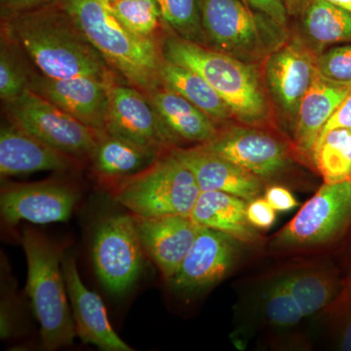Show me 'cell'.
<instances>
[{
  "instance_id": "obj_1",
  "label": "cell",
  "mask_w": 351,
  "mask_h": 351,
  "mask_svg": "<svg viewBox=\"0 0 351 351\" xmlns=\"http://www.w3.org/2000/svg\"><path fill=\"white\" fill-rule=\"evenodd\" d=\"M5 32L41 75L112 82L108 64L59 2L6 17Z\"/></svg>"
},
{
  "instance_id": "obj_2",
  "label": "cell",
  "mask_w": 351,
  "mask_h": 351,
  "mask_svg": "<svg viewBox=\"0 0 351 351\" xmlns=\"http://www.w3.org/2000/svg\"><path fill=\"white\" fill-rule=\"evenodd\" d=\"M106 63L145 94L161 86V48L127 29L108 0H57Z\"/></svg>"
},
{
  "instance_id": "obj_3",
  "label": "cell",
  "mask_w": 351,
  "mask_h": 351,
  "mask_svg": "<svg viewBox=\"0 0 351 351\" xmlns=\"http://www.w3.org/2000/svg\"><path fill=\"white\" fill-rule=\"evenodd\" d=\"M161 54L172 63L193 69L218 92L233 115L243 125L261 126L270 115L265 85L254 64L206 46L170 36Z\"/></svg>"
},
{
  "instance_id": "obj_4",
  "label": "cell",
  "mask_w": 351,
  "mask_h": 351,
  "mask_svg": "<svg viewBox=\"0 0 351 351\" xmlns=\"http://www.w3.org/2000/svg\"><path fill=\"white\" fill-rule=\"evenodd\" d=\"M27 265V293L40 325L43 350L71 346L76 335L62 269L64 248L31 228L23 232Z\"/></svg>"
},
{
  "instance_id": "obj_5",
  "label": "cell",
  "mask_w": 351,
  "mask_h": 351,
  "mask_svg": "<svg viewBox=\"0 0 351 351\" xmlns=\"http://www.w3.org/2000/svg\"><path fill=\"white\" fill-rule=\"evenodd\" d=\"M200 193L193 173L170 149L147 169L120 179L112 198L136 216L191 217Z\"/></svg>"
},
{
  "instance_id": "obj_6",
  "label": "cell",
  "mask_w": 351,
  "mask_h": 351,
  "mask_svg": "<svg viewBox=\"0 0 351 351\" xmlns=\"http://www.w3.org/2000/svg\"><path fill=\"white\" fill-rule=\"evenodd\" d=\"M5 104L10 122L29 135L78 160L91 158L100 135L54 104L29 89Z\"/></svg>"
},
{
  "instance_id": "obj_7",
  "label": "cell",
  "mask_w": 351,
  "mask_h": 351,
  "mask_svg": "<svg viewBox=\"0 0 351 351\" xmlns=\"http://www.w3.org/2000/svg\"><path fill=\"white\" fill-rule=\"evenodd\" d=\"M201 16L207 47L250 64L267 55L263 32L276 23L254 13L243 0H201Z\"/></svg>"
},
{
  "instance_id": "obj_8",
  "label": "cell",
  "mask_w": 351,
  "mask_h": 351,
  "mask_svg": "<svg viewBox=\"0 0 351 351\" xmlns=\"http://www.w3.org/2000/svg\"><path fill=\"white\" fill-rule=\"evenodd\" d=\"M351 223V182L325 184L276 235V246L306 248L339 239Z\"/></svg>"
},
{
  "instance_id": "obj_9",
  "label": "cell",
  "mask_w": 351,
  "mask_h": 351,
  "mask_svg": "<svg viewBox=\"0 0 351 351\" xmlns=\"http://www.w3.org/2000/svg\"><path fill=\"white\" fill-rule=\"evenodd\" d=\"M145 250L131 215L105 218L95 232L92 256L97 276L108 292L122 295L137 280Z\"/></svg>"
},
{
  "instance_id": "obj_10",
  "label": "cell",
  "mask_w": 351,
  "mask_h": 351,
  "mask_svg": "<svg viewBox=\"0 0 351 351\" xmlns=\"http://www.w3.org/2000/svg\"><path fill=\"white\" fill-rule=\"evenodd\" d=\"M105 131L159 154L170 151L178 142L147 95L113 82L108 91Z\"/></svg>"
},
{
  "instance_id": "obj_11",
  "label": "cell",
  "mask_w": 351,
  "mask_h": 351,
  "mask_svg": "<svg viewBox=\"0 0 351 351\" xmlns=\"http://www.w3.org/2000/svg\"><path fill=\"white\" fill-rule=\"evenodd\" d=\"M80 200V193L66 182L49 180L9 184L0 193V211L7 226L27 221L36 225L66 221Z\"/></svg>"
},
{
  "instance_id": "obj_12",
  "label": "cell",
  "mask_w": 351,
  "mask_h": 351,
  "mask_svg": "<svg viewBox=\"0 0 351 351\" xmlns=\"http://www.w3.org/2000/svg\"><path fill=\"white\" fill-rule=\"evenodd\" d=\"M200 145L263 180L278 174L289 162L287 145L255 126L219 129L216 138Z\"/></svg>"
},
{
  "instance_id": "obj_13",
  "label": "cell",
  "mask_w": 351,
  "mask_h": 351,
  "mask_svg": "<svg viewBox=\"0 0 351 351\" xmlns=\"http://www.w3.org/2000/svg\"><path fill=\"white\" fill-rule=\"evenodd\" d=\"M317 56L306 43L294 39L272 51L265 61V88L283 114L294 121L317 69Z\"/></svg>"
},
{
  "instance_id": "obj_14",
  "label": "cell",
  "mask_w": 351,
  "mask_h": 351,
  "mask_svg": "<svg viewBox=\"0 0 351 351\" xmlns=\"http://www.w3.org/2000/svg\"><path fill=\"white\" fill-rule=\"evenodd\" d=\"M112 83L87 76L58 80L36 73H31L29 90L101 136L106 133L108 91Z\"/></svg>"
},
{
  "instance_id": "obj_15",
  "label": "cell",
  "mask_w": 351,
  "mask_h": 351,
  "mask_svg": "<svg viewBox=\"0 0 351 351\" xmlns=\"http://www.w3.org/2000/svg\"><path fill=\"white\" fill-rule=\"evenodd\" d=\"M237 241L226 233L202 226L170 285L191 293L219 282L237 260Z\"/></svg>"
},
{
  "instance_id": "obj_16",
  "label": "cell",
  "mask_w": 351,
  "mask_h": 351,
  "mask_svg": "<svg viewBox=\"0 0 351 351\" xmlns=\"http://www.w3.org/2000/svg\"><path fill=\"white\" fill-rule=\"evenodd\" d=\"M143 248L167 282L175 276L195 243L199 225L191 217L132 215Z\"/></svg>"
},
{
  "instance_id": "obj_17",
  "label": "cell",
  "mask_w": 351,
  "mask_h": 351,
  "mask_svg": "<svg viewBox=\"0 0 351 351\" xmlns=\"http://www.w3.org/2000/svg\"><path fill=\"white\" fill-rule=\"evenodd\" d=\"M62 269L76 335L83 343H91L106 351L133 350L113 330L100 295L89 290L82 282L73 256L64 255Z\"/></svg>"
},
{
  "instance_id": "obj_18",
  "label": "cell",
  "mask_w": 351,
  "mask_h": 351,
  "mask_svg": "<svg viewBox=\"0 0 351 351\" xmlns=\"http://www.w3.org/2000/svg\"><path fill=\"white\" fill-rule=\"evenodd\" d=\"M171 151L193 173L201 191H223L247 202L262 195L263 179L200 145L191 149L174 147Z\"/></svg>"
},
{
  "instance_id": "obj_19",
  "label": "cell",
  "mask_w": 351,
  "mask_h": 351,
  "mask_svg": "<svg viewBox=\"0 0 351 351\" xmlns=\"http://www.w3.org/2000/svg\"><path fill=\"white\" fill-rule=\"evenodd\" d=\"M78 159L44 144L10 122L0 129L1 178L29 175L41 171L64 172L73 169Z\"/></svg>"
},
{
  "instance_id": "obj_20",
  "label": "cell",
  "mask_w": 351,
  "mask_h": 351,
  "mask_svg": "<svg viewBox=\"0 0 351 351\" xmlns=\"http://www.w3.org/2000/svg\"><path fill=\"white\" fill-rule=\"evenodd\" d=\"M350 90L351 82L332 80L316 69L294 121V144L302 154L313 158L314 145L321 131Z\"/></svg>"
},
{
  "instance_id": "obj_21",
  "label": "cell",
  "mask_w": 351,
  "mask_h": 351,
  "mask_svg": "<svg viewBox=\"0 0 351 351\" xmlns=\"http://www.w3.org/2000/svg\"><path fill=\"white\" fill-rule=\"evenodd\" d=\"M147 96L178 141L204 145L218 135L219 129L209 115L172 90L161 85Z\"/></svg>"
},
{
  "instance_id": "obj_22",
  "label": "cell",
  "mask_w": 351,
  "mask_h": 351,
  "mask_svg": "<svg viewBox=\"0 0 351 351\" xmlns=\"http://www.w3.org/2000/svg\"><path fill=\"white\" fill-rule=\"evenodd\" d=\"M248 202L223 191H201L191 218L203 228L218 230L237 241L255 243L257 228L247 218Z\"/></svg>"
},
{
  "instance_id": "obj_23",
  "label": "cell",
  "mask_w": 351,
  "mask_h": 351,
  "mask_svg": "<svg viewBox=\"0 0 351 351\" xmlns=\"http://www.w3.org/2000/svg\"><path fill=\"white\" fill-rule=\"evenodd\" d=\"M162 86L179 94L200 108L218 123L233 119L230 108L207 80L193 69L172 63L163 58L160 66Z\"/></svg>"
},
{
  "instance_id": "obj_24",
  "label": "cell",
  "mask_w": 351,
  "mask_h": 351,
  "mask_svg": "<svg viewBox=\"0 0 351 351\" xmlns=\"http://www.w3.org/2000/svg\"><path fill=\"white\" fill-rule=\"evenodd\" d=\"M161 154L105 133L99 138L90 159L98 174L120 180L147 169Z\"/></svg>"
},
{
  "instance_id": "obj_25",
  "label": "cell",
  "mask_w": 351,
  "mask_h": 351,
  "mask_svg": "<svg viewBox=\"0 0 351 351\" xmlns=\"http://www.w3.org/2000/svg\"><path fill=\"white\" fill-rule=\"evenodd\" d=\"M304 316L324 311L338 295L343 279L328 269H306L282 277Z\"/></svg>"
},
{
  "instance_id": "obj_26",
  "label": "cell",
  "mask_w": 351,
  "mask_h": 351,
  "mask_svg": "<svg viewBox=\"0 0 351 351\" xmlns=\"http://www.w3.org/2000/svg\"><path fill=\"white\" fill-rule=\"evenodd\" d=\"M311 160L325 184L350 182L351 129H334L318 138Z\"/></svg>"
},
{
  "instance_id": "obj_27",
  "label": "cell",
  "mask_w": 351,
  "mask_h": 351,
  "mask_svg": "<svg viewBox=\"0 0 351 351\" xmlns=\"http://www.w3.org/2000/svg\"><path fill=\"white\" fill-rule=\"evenodd\" d=\"M301 18L304 31L315 43L351 40V13L327 0H313Z\"/></svg>"
},
{
  "instance_id": "obj_28",
  "label": "cell",
  "mask_w": 351,
  "mask_h": 351,
  "mask_svg": "<svg viewBox=\"0 0 351 351\" xmlns=\"http://www.w3.org/2000/svg\"><path fill=\"white\" fill-rule=\"evenodd\" d=\"M164 24L176 36L206 46L201 16V0H156Z\"/></svg>"
},
{
  "instance_id": "obj_29",
  "label": "cell",
  "mask_w": 351,
  "mask_h": 351,
  "mask_svg": "<svg viewBox=\"0 0 351 351\" xmlns=\"http://www.w3.org/2000/svg\"><path fill=\"white\" fill-rule=\"evenodd\" d=\"M110 4L127 29L141 38L154 39L163 22L156 0H119Z\"/></svg>"
},
{
  "instance_id": "obj_30",
  "label": "cell",
  "mask_w": 351,
  "mask_h": 351,
  "mask_svg": "<svg viewBox=\"0 0 351 351\" xmlns=\"http://www.w3.org/2000/svg\"><path fill=\"white\" fill-rule=\"evenodd\" d=\"M265 313L272 324L278 327H291L304 317L298 304L282 278L272 283L265 295Z\"/></svg>"
},
{
  "instance_id": "obj_31",
  "label": "cell",
  "mask_w": 351,
  "mask_h": 351,
  "mask_svg": "<svg viewBox=\"0 0 351 351\" xmlns=\"http://www.w3.org/2000/svg\"><path fill=\"white\" fill-rule=\"evenodd\" d=\"M31 73L3 41L0 51V98L4 103L15 100L29 89Z\"/></svg>"
},
{
  "instance_id": "obj_32",
  "label": "cell",
  "mask_w": 351,
  "mask_h": 351,
  "mask_svg": "<svg viewBox=\"0 0 351 351\" xmlns=\"http://www.w3.org/2000/svg\"><path fill=\"white\" fill-rule=\"evenodd\" d=\"M324 311L338 329L341 350L351 351V274L343 279L338 295Z\"/></svg>"
},
{
  "instance_id": "obj_33",
  "label": "cell",
  "mask_w": 351,
  "mask_h": 351,
  "mask_svg": "<svg viewBox=\"0 0 351 351\" xmlns=\"http://www.w3.org/2000/svg\"><path fill=\"white\" fill-rule=\"evenodd\" d=\"M316 68L337 82H351V45L339 46L318 55Z\"/></svg>"
},
{
  "instance_id": "obj_34",
  "label": "cell",
  "mask_w": 351,
  "mask_h": 351,
  "mask_svg": "<svg viewBox=\"0 0 351 351\" xmlns=\"http://www.w3.org/2000/svg\"><path fill=\"white\" fill-rule=\"evenodd\" d=\"M247 218L257 230H269L276 223V210L265 197H258L248 202Z\"/></svg>"
},
{
  "instance_id": "obj_35",
  "label": "cell",
  "mask_w": 351,
  "mask_h": 351,
  "mask_svg": "<svg viewBox=\"0 0 351 351\" xmlns=\"http://www.w3.org/2000/svg\"><path fill=\"white\" fill-rule=\"evenodd\" d=\"M252 10L262 14L281 27L287 24L288 13L283 0H243Z\"/></svg>"
},
{
  "instance_id": "obj_36",
  "label": "cell",
  "mask_w": 351,
  "mask_h": 351,
  "mask_svg": "<svg viewBox=\"0 0 351 351\" xmlns=\"http://www.w3.org/2000/svg\"><path fill=\"white\" fill-rule=\"evenodd\" d=\"M265 198L278 212L289 211L299 205L292 193L288 189L280 186H270L267 189Z\"/></svg>"
},
{
  "instance_id": "obj_37",
  "label": "cell",
  "mask_w": 351,
  "mask_h": 351,
  "mask_svg": "<svg viewBox=\"0 0 351 351\" xmlns=\"http://www.w3.org/2000/svg\"><path fill=\"white\" fill-rule=\"evenodd\" d=\"M337 128L351 129V90L322 129L318 138L323 137L328 132Z\"/></svg>"
},
{
  "instance_id": "obj_38",
  "label": "cell",
  "mask_w": 351,
  "mask_h": 351,
  "mask_svg": "<svg viewBox=\"0 0 351 351\" xmlns=\"http://www.w3.org/2000/svg\"><path fill=\"white\" fill-rule=\"evenodd\" d=\"M4 17L48 5L57 0H0Z\"/></svg>"
},
{
  "instance_id": "obj_39",
  "label": "cell",
  "mask_w": 351,
  "mask_h": 351,
  "mask_svg": "<svg viewBox=\"0 0 351 351\" xmlns=\"http://www.w3.org/2000/svg\"><path fill=\"white\" fill-rule=\"evenodd\" d=\"M284 5L291 17H301L313 0H283Z\"/></svg>"
},
{
  "instance_id": "obj_40",
  "label": "cell",
  "mask_w": 351,
  "mask_h": 351,
  "mask_svg": "<svg viewBox=\"0 0 351 351\" xmlns=\"http://www.w3.org/2000/svg\"><path fill=\"white\" fill-rule=\"evenodd\" d=\"M327 1L351 13V0H327Z\"/></svg>"
},
{
  "instance_id": "obj_41",
  "label": "cell",
  "mask_w": 351,
  "mask_h": 351,
  "mask_svg": "<svg viewBox=\"0 0 351 351\" xmlns=\"http://www.w3.org/2000/svg\"><path fill=\"white\" fill-rule=\"evenodd\" d=\"M117 1H119V0H108V2H110V3H113V2H117Z\"/></svg>"
},
{
  "instance_id": "obj_42",
  "label": "cell",
  "mask_w": 351,
  "mask_h": 351,
  "mask_svg": "<svg viewBox=\"0 0 351 351\" xmlns=\"http://www.w3.org/2000/svg\"><path fill=\"white\" fill-rule=\"evenodd\" d=\"M350 182H351V181H350Z\"/></svg>"
}]
</instances>
